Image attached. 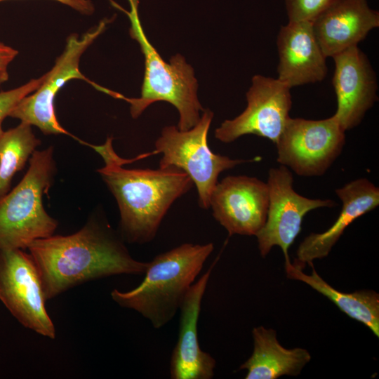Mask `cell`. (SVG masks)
<instances>
[{
	"instance_id": "obj_1",
	"label": "cell",
	"mask_w": 379,
	"mask_h": 379,
	"mask_svg": "<svg viewBox=\"0 0 379 379\" xmlns=\"http://www.w3.org/2000/svg\"><path fill=\"white\" fill-rule=\"evenodd\" d=\"M124 242L106 221L93 217L74 234L37 239L27 249L48 300L91 280L144 274L148 262L133 258Z\"/></svg>"
},
{
	"instance_id": "obj_2",
	"label": "cell",
	"mask_w": 379,
	"mask_h": 379,
	"mask_svg": "<svg viewBox=\"0 0 379 379\" xmlns=\"http://www.w3.org/2000/svg\"><path fill=\"white\" fill-rule=\"evenodd\" d=\"M90 146L103 159L104 166L98 173L117 201L121 238L131 244L151 241L171 205L192 187V180L175 167L124 168L128 161L115 152L112 138L102 145Z\"/></svg>"
},
{
	"instance_id": "obj_3",
	"label": "cell",
	"mask_w": 379,
	"mask_h": 379,
	"mask_svg": "<svg viewBox=\"0 0 379 379\" xmlns=\"http://www.w3.org/2000/svg\"><path fill=\"white\" fill-rule=\"evenodd\" d=\"M214 249L213 243L182 244L155 256L142 281L128 291L117 288L112 299L149 320L155 328L170 322Z\"/></svg>"
},
{
	"instance_id": "obj_4",
	"label": "cell",
	"mask_w": 379,
	"mask_h": 379,
	"mask_svg": "<svg viewBox=\"0 0 379 379\" xmlns=\"http://www.w3.org/2000/svg\"><path fill=\"white\" fill-rule=\"evenodd\" d=\"M131 11H124L130 19L129 33L135 39L145 57V74L138 98H128L119 93L114 97L123 99L130 105L133 118L138 117L145 109L158 101H166L173 105L179 113L178 128L188 130L197 124L200 119V111L204 108L197 98V81L192 67L185 58L176 54L166 62L148 41L138 15L139 0H128Z\"/></svg>"
},
{
	"instance_id": "obj_5",
	"label": "cell",
	"mask_w": 379,
	"mask_h": 379,
	"mask_svg": "<svg viewBox=\"0 0 379 379\" xmlns=\"http://www.w3.org/2000/svg\"><path fill=\"white\" fill-rule=\"evenodd\" d=\"M53 154V146L35 150L21 181L0 199V250H25L32 241L54 234L58 222L43 205L57 171Z\"/></svg>"
},
{
	"instance_id": "obj_6",
	"label": "cell",
	"mask_w": 379,
	"mask_h": 379,
	"mask_svg": "<svg viewBox=\"0 0 379 379\" xmlns=\"http://www.w3.org/2000/svg\"><path fill=\"white\" fill-rule=\"evenodd\" d=\"M213 118V112L206 109L197 124L188 130L165 126L155 142L154 151L151 152L162 154L159 168L175 167L190 176L198 192L199 205L204 209L210 207L211 194L219 175L248 161L212 152L208 144V133Z\"/></svg>"
},
{
	"instance_id": "obj_7",
	"label": "cell",
	"mask_w": 379,
	"mask_h": 379,
	"mask_svg": "<svg viewBox=\"0 0 379 379\" xmlns=\"http://www.w3.org/2000/svg\"><path fill=\"white\" fill-rule=\"evenodd\" d=\"M110 19L102 20L97 26L81 36L73 34L68 36L62 53L57 58L52 69L46 72L40 86L24 97L11 110L8 117L38 127L46 135H72L58 122L54 107L58 91L69 80L82 79L100 90L102 86L90 81L79 70L80 58L88 46L105 29Z\"/></svg>"
},
{
	"instance_id": "obj_8",
	"label": "cell",
	"mask_w": 379,
	"mask_h": 379,
	"mask_svg": "<svg viewBox=\"0 0 379 379\" xmlns=\"http://www.w3.org/2000/svg\"><path fill=\"white\" fill-rule=\"evenodd\" d=\"M345 131L333 114L319 120L290 117L276 147L277 161L300 176H319L341 154Z\"/></svg>"
},
{
	"instance_id": "obj_9",
	"label": "cell",
	"mask_w": 379,
	"mask_h": 379,
	"mask_svg": "<svg viewBox=\"0 0 379 379\" xmlns=\"http://www.w3.org/2000/svg\"><path fill=\"white\" fill-rule=\"evenodd\" d=\"M0 300L24 327L55 338L36 265L23 249L0 250Z\"/></svg>"
},
{
	"instance_id": "obj_10",
	"label": "cell",
	"mask_w": 379,
	"mask_h": 379,
	"mask_svg": "<svg viewBox=\"0 0 379 379\" xmlns=\"http://www.w3.org/2000/svg\"><path fill=\"white\" fill-rule=\"evenodd\" d=\"M269 204L267 219L255 234L260 253L265 258L272 247L281 248L285 264L291 262L288 248L301 230L305 215L314 209L333 207L331 199H310L293 189V177L288 168L281 165L268 173Z\"/></svg>"
},
{
	"instance_id": "obj_11",
	"label": "cell",
	"mask_w": 379,
	"mask_h": 379,
	"mask_svg": "<svg viewBox=\"0 0 379 379\" xmlns=\"http://www.w3.org/2000/svg\"><path fill=\"white\" fill-rule=\"evenodd\" d=\"M246 96V109L234 119L225 120L215 129V138L229 143L253 134L276 144L290 118L291 88L277 78L257 74Z\"/></svg>"
},
{
	"instance_id": "obj_12",
	"label": "cell",
	"mask_w": 379,
	"mask_h": 379,
	"mask_svg": "<svg viewBox=\"0 0 379 379\" xmlns=\"http://www.w3.org/2000/svg\"><path fill=\"white\" fill-rule=\"evenodd\" d=\"M268 204L267 182L246 175L224 178L210 197L213 216L230 236H255L265 223Z\"/></svg>"
},
{
	"instance_id": "obj_13",
	"label": "cell",
	"mask_w": 379,
	"mask_h": 379,
	"mask_svg": "<svg viewBox=\"0 0 379 379\" xmlns=\"http://www.w3.org/2000/svg\"><path fill=\"white\" fill-rule=\"evenodd\" d=\"M332 58L335 62L332 84L337 100L334 115L346 131L358 126L378 100L377 77L358 46Z\"/></svg>"
},
{
	"instance_id": "obj_14",
	"label": "cell",
	"mask_w": 379,
	"mask_h": 379,
	"mask_svg": "<svg viewBox=\"0 0 379 379\" xmlns=\"http://www.w3.org/2000/svg\"><path fill=\"white\" fill-rule=\"evenodd\" d=\"M213 266L192 285L180 308L177 343L171 354L172 379H211L216 365L215 359L203 351L198 340V321L201 302Z\"/></svg>"
},
{
	"instance_id": "obj_15",
	"label": "cell",
	"mask_w": 379,
	"mask_h": 379,
	"mask_svg": "<svg viewBox=\"0 0 379 379\" xmlns=\"http://www.w3.org/2000/svg\"><path fill=\"white\" fill-rule=\"evenodd\" d=\"M277 79L291 88L321 81L327 74L326 57L310 21H288L277 39Z\"/></svg>"
},
{
	"instance_id": "obj_16",
	"label": "cell",
	"mask_w": 379,
	"mask_h": 379,
	"mask_svg": "<svg viewBox=\"0 0 379 379\" xmlns=\"http://www.w3.org/2000/svg\"><path fill=\"white\" fill-rule=\"evenodd\" d=\"M313 31L326 55H334L352 47L379 26V13L366 0H339L312 22Z\"/></svg>"
},
{
	"instance_id": "obj_17",
	"label": "cell",
	"mask_w": 379,
	"mask_h": 379,
	"mask_svg": "<svg viewBox=\"0 0 379 379\" xmlns=\"http://www.w3.org/2000/svg\"><path fill=\"white\" fill-rule=\"evenodd\" d=\"M335 193L343 204L338 218L327 230L312 233L300 244L293 263L300 269L326 257L350 224L379 205V188L367 178L354 180Z\"/></svg>"
},
{
	"instance_id": "obj_18",
	"label": "cell",
	"mask_w": 379,
	"mask_h": 379,
	"mask_svg": "<svg viewBox=\"0 0 379 379\" xmlns=\"http://www.w3.org/2000/svg\"><path fill=\"white\" fill-rule=\"evenodd\" d=\"M253 350L240 366L246 379H277L283 375L297 376L311 360L310 352L302 347L288 349L279 342L277 331L262 326L252 330Z\"/></svg>"
},
{
	"instance_id": "obj_19",
	"label": "cell",
	"mask_w": 379,
	"mask_h": 379,
	"mask_svg": "<svg viewBox=\"0 0 379 379\" xmlns=\"http://www.w3.org/2000/svg\"><path fill=\"white\" fill-rule=\"evenodd\" d=\"M311 274L289 262L285 264L286 277L302 281L329 299L338 309L350 318L367 326L379 337V294L371 290L345 293L338 291L317 272L312 266Z\"/></svg>"
},
{
	"instance_id": "obj_20",
	"label": "cell",
	"mask_w": 379,
	"mask_h": 379,
	"mask_svg": "<svg viewBox=\"0 0 379 379\" xmlns=\"http://www.w3.org/2000/svg\"><path fill=\"white\" fill-rule=\"evenodd\" d=\"M32 126L20 122L0 137V199L9 191L15 174L21 171L40 145Z\"/></svg>"
},
{
	"instance_id": "obj_21",
	"label": "cell",
	"mask_w": 379,
	"mask_h": 379,
	"mask_svg": "<svg viewBox=\"0 0 379 379\" xmlns=\"http://www.w3.org/2000/svg\"><path fill=\"white\" fill-rule=\"evenodd\" d=\"M288 21L312 22L339 0H284Z\"/></svg>"
},
{
	"instance_id": "obj_22",
	"label": "cell",
	"mask_w": 379,
	"mask_h": 379,
	"mask_svg": "<svg viewBox=\"0 0 379 379\" xmlns=\"http://www.w3.org/2000/svg\"><path fill=\"white\" fill-rule=\"evenodd\" d=\"M46 74L34 79L22 86L9 91L0 92V137L4 131L2 123L9 116L14 107L25 96L36 91L45 79Z\"/></svg>"
},
{
	"instance_id": "obj_23",
	"label": "cell",
	"mask_w": 379,
	"mask_h": 379,
	"mask_svg": "<svg viewBox=\"0 0 379 379\" xmlns=\"http://www.w3.org/2000/svg\"><path fill=\"white\" fill-rule=\"evenodd\" d=\"M18 54L17 50L0 42V84L8 79V67Z\"/></svg>"
},
{
	"instance_id": "obj_24",
	"label": "cell",
	"mask_w": 379,
	"mask_h": 379,
	"mask_svg": "<svg viewBox=\"0 0 379 379\" xmlns=\"http://www.w3.org/2000/svg\"><path fill=\"white\" fill-rule=\"evenodd\" d=\"M6 0H0L1 1ZM62 4L67 5L76 11L90 15L94 11V6L90 0H55Z\"/></svg>"
}]
</instances>
